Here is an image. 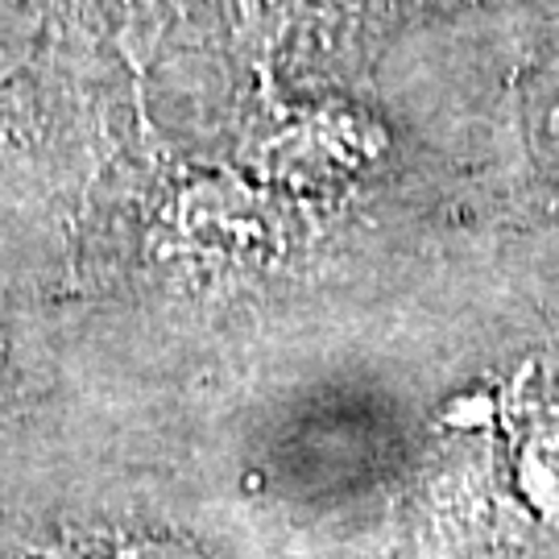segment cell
<instances>
[{
	"label": "cell",
	"mask_w": 559,
	"mask_h": 559,
	"mask_svg": "<svg viewBox=\"0 0 559 559\" xmlns=\"http://www.w3.org/2000/svg\"><path fill=\"white\" fill-rule=\"evenodd\" d=\"M67 559H195L191 551H182L175 543H154V539H120V543H96L83 547Z\"/></svg>",
	"instance_id": "obj_1"
}]
</instances>
